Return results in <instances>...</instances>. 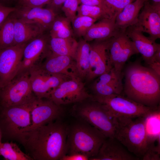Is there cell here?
Wrapping results in <instances>:
<instances>
[{
    "instance_id": "obj_6",
    "label": "cell",
    "mask_w": 160,
    "mask_h": 160,
    "mask_svg": "<svg viewBox=\"0 0 160 160\" xmlns=\"http://www.w3.org/2000/svg\"><path fill=\"white\" fill-rule=\"evenodd\" d=\"M91 100L75 109L74 114L80 120L98 129L106 138L114 137V116L100 103Z\"/></svg>"
},
{
    "instance_id": "obj_9",
    "label": "cell",
    "mask_w": 160,
    "mask_h": 160,
    "mask_svg": "<svg viewBox=\"0 0 160 160\" xmlns=\"http://www.w3.org/2000/svg\"><path fill=\"white\" fill-rule=\"evenodd\" d=\"M28 72L32 92L39 99H49L61 83L71 79L65 75L48 72L41 67L40 64L33 67Z\"/></svg>"
},
{
    "instance_id": "obj_14",
    "label": "cell",
    "mask_w": 160,
    "mask_h": 160,
    "mask_svg": "<svg viewBox=\"0 0 160 160\" xmlns=\"http://www.w3.org/2000/svg\"><path fill=\"white\" fill-rule=\"evenodd\" d=\"M15 7L16 9L13 13L16 18L26 23L36 24L44 32L49 31L57 15L56 12L48 7Z\"/></svg>"
},
{
    "instance_id": "obj_42",
    "label": "cell",
    "mask_w": 160,
    "mask_h": 160,
    "mask_svg": "<svg viewBox=\"0 0 160 160\" xmlns=\"http://www.w3.org/2000/svg\"><path fill=\"white\" fill-rule=\"evenodd\" d=\"M17 0H0V4L7 7L10 6L13 2H16Z\"/></svg>"
},
{
    "instance_id": "obj_2",
    "label": "cell",
    "mask_w": 160,
    "mask_h": 160,
    "mask_svg": "<svg viewBox=\"0 0 160 160\" xmlns=\"http://www.w3.org/2000/svg\"><path fill=\"white\" fill-rule=\"evenodd\" d=\"M123 73L125 96L144 105L157 107L160 102V76L137 60L129 63Z\"/></svg>"
},
{
    "instance_id": "obj_32",
    "label": "cell",
    "mask_w": 160,
    "mask_h": 160,
    "mask_svg": "<svg viewBox=\"0 0 160 160\" xmlns=\"http://www.w3.org/2000/svg\"><path fill=\"white\" fill-rule=\"evenodd\" d=\"M139 53L132 41L128 37L125 42L115 68L117 72H122L126 62L132 55Z\"/></svg>"
},
{
    "instance_id": "obj_15",
    "label": "cell",
    "mask_w": 160,
    "mask_h": 160,
    "mask_svg": "<svg viewBox=\"0 0 160 160\" xmlns=\"http://www.w3.org/2000/svg\"><path fill=\"white\" fill-rule=\"evenodd\" d=\"M148 1L145 2L135 25L155 41L160 38V2H154L152 4Z\"/></svg>"
},
{
    "instance_id": "obj_12",
    "label": "cell",
    "mask_w": 160,
    "mask_h": 160,
    "mask_svg": "<svg viewBox=\"0 0 160 160\" xmlns=\"http://www.w3.org/2000/svg\"><path fill=\"white\" fill-rule=\"evenodd\" d=\"M49 34L44 33L31 40L25 45L19 73L28 71L34 66L40 64L50 52Z\"/></svg>"
},
{
    "instance_id": "obj_11",
    "label": "cell",
    "mask_w": 160,
    "mask_h": 160,
    "mask_svg": "<svg viewBox=\"0 0 160 160\" xmlns=\"http://www.w3.org/2000/svg\"><path fill=\"white\" fill-rule=\"evenodd\" d=\"M26 44L15 45L0 50V80L2 88L18 74Z\"/></svg>"
},
{
    "instance_id": "obj_20",
    "label": "cell",
    "mask_w": 160,
    "mask_h": 160,
    "mask_svg": "<svg viewBox=\"0 0 160 160\" xmlns=\"http://www.w3.org/2000/svg\"><path fill=\"white\" fill-rule=\"evenodd\" d=\"M128 37L132 41L138 53H140L145 62L148 64L160 45L145 36L135 25L129 27L125 30Z\"/></svg>"
},
{
    "instance_id": "obj_26",
    "label": "cell",
    "mask_w": 160,
    "mask_h": 160,
    "mask_svg": "<svg viewBox=\"0 0 160 160\" xmlns=\"http://www.w3.org/2000/svg\"><path fill=\"white\" fill-rule=\"evenodd\" d=\"M160 107L152 111L145 117V126L148 147L160 144Z\"/></svg>"
},
{
    "instance_id": "obj_7",
    "label": "cell",
    "mask_w": 160,
    "mask_h": 160,
    "mask_svg": "<svg viewBox=\"0 0 160 160\" xmlns=\"http://www.w3.org/2000/svg\"><path fill=\"white\" fill-rule=\"evenodd\" d=\"M112 116L136 118L145 117L160 107H151L137 103L122 94L104 97L92 96Z\"/></svg>"
},
{
    "instance_id": "obj_13",
    "label": "cell",
    "mask_w": 160,
    "mask_h": 160,
    "mask_svg": "<svg viewBox=\"0 0 160 160\" xmlns=\"http://www.w3.org/2000/svg\"><path fill=\"white\" fill-rule=\"evenodd\" d=\"M63 112L60 106L50 99L44 100L36 97L31 109V124L27 132L59 119Z\"/></svg>"
},
{
    "instance_id": "obj_4",
    "label": "cell",
    "mask_w": 160,
    "mask_h": 160,
    "mask_svg": "<svg viewBox=\"0 0 160 160\" xmlns=\"http://www.w3.org/2000/svg\"><path fill=\"white\" fill-rule=\"evenodd\" d=\"M81 121L67 127L66 154L80 153L89 159L97 155L106 138L98 129Z\"/></svg>"
},
{
    "instance_id": "obj_35",
    "label": "cell",
    "mask_w": 160,
    "mask_h": 160,
    "mask_svg": "<svg viewBox=\"0 0 160 160\" xmlns=\"http://www.w3.org/2000/svg\"><path fill=\"white\" fill-rule=\"evenodd\" d=\"M79 4V0H65L63 4L61 9L71 22L77 16Z\"/></svg>"
},
{
    "instance_id": "obj_19",
    "label": "cell",
    "mask_w": 160,
    "mask_h": 160,
    "mask_svg": "<svg viewBox=\"0 0 160 160\" xmlns=\"http://www.w3.org/2000/svg\"><path fill=\"white\" fill-rule=\"evenodd\" d=\"M115 137L107 138L97 154L91 160H136L140 159L129 152Z\"/></svg>"
},
{
    "instance_id": "obj_17",
    "label": "cell",
    "mask_w": 160,
    "mask_h": 160,
    "mask_svg": "<svg viewBox=\"0 0 160 160\" xmlns=\"http://www.w3.org/2000/svg\"><path fill=\"white\" fill-rule=\"evenodd\" d=\"M108 40L95 41L90 44L89 69L87 77L89 81L109 72L111 69L108 62Z\"/></svg>"
},
{
    "instance_id": "obj_34",
    "label": "cell",
    "mask_w": 160,
    "mask_h": 160,
    "mask_svg": "<svg viewBox=\"0 0 160 160\" xmlns=\"http://www.w3.org/2000/svg\"><path fill=\"white\" fill-rule=\"evenodd\" d=\"M77 13V16L88 17L97 20L105 18L103 10L98 6L81 4L79 6Z\"/></svg>"
},
{
    "instance_id": "obj_28",
    "label": "cell",
    "mask_w": 160,
    "mask_h": 160,
    "mask_svg": "<svg viewBox=\"0 0 160 160\" xmlns=\"http://www.w3.org/2000/svg\"><path fill=\"white\" fill-rule=\"evenodd\" d=\"M70 21L67 17H56L49 30L50 37L67 38L72 37L73 34Z\"/></svg>"
},
{
    "instance_id": "obj_30",
    "label": "cell",
    "mask_w": 160,
    "mask_h": 160,
    "mask_svg": "<svg viewBox=\"0 0 160 160\" xmlns=\"http://www.w3.org/2000/svg\"><path fill=\"white\" fill-rule=\"evenodd\" d=\"M0 155L7 160H33L23 152L16 143L12 142L0 143Z\"/></svg>"
},
{
    "instance_id": "obj_23",
    "label": "cell",
    "mask_w": 160,
    "mask_h": 160,
    "mask_svg": "<svg viewBox=\"0 0 160 160\" xmlns=\"http://www.w3.org/2000/svg\"><path fill=\"white\" fill-rule=\"evenodd\" d=\"M14 31L15 45L26 44L44 32L37 25L23 22L15 17Z\"/></svg>"
},
{
    "instance_id": "obj_33",
    "label": "cell",
    "mask_w": 160,
    "mask_h": 160,
    "mask_svg": "<svg viewBox=\"0 0 160 160\" xmlns=\"http://www.w3.org/2000/svg\"><path fill=\"white\" fill-rule=\"evenodd\" d=\"M96 21L88 17L77 15L71 22L73 34L77 37H84Z\"/></svg>"
},
{
    "instance_id": "obj_40",
    "label": "cell",
    "mask_w": 160,
    "mask_h": 160,
    "mask_svg": "<svg viewBox=\"0 0 160 160\" xmlns=\"http://www.w3.org/2000/svg\"><path fill=\"white\" fill-rule=\"evenodd\" d=\"M79 1L80 4L97 6L101 7L102 0H79Z\"/></svg>"
},
{
    "instance_id": "obj_31",
    "label": "cell",
    "mask_w": 160,
    "mask_h": 160,
    "mask_svg": "<svg viewBox=\"0 0 160 160\" xmlns=\"http://www.w3.org/2000/svg\"><path fill=\"white\" fill-rule=\"evenodd\" d=\"M134 0H102L101 8L105 18H112L117 16L128 4Z\"/></svg>"
},
{
    "instance_id": "obj_37",
    "label": "cell",
    "mask_w": 160,
    "mask_h": 160,
    "mask_svg": "<svg viewBox=\"0 0 160 160\" xmlns=\"http://www.w3.org/2000/svg\"><path fill=\"white\" fill-rule=\"evenodd\" d=\"M16 9V7H7L0 4V26L8 16Z\"/></svg>"
},
{
    "instance_id": "obj_16",
    "label": "cell",
    "mask_w": 160,
    "mask_h": 160,
    "mask_svg": "<svg viewBox=\"0 0 160 160\" xmlns=\"http://www.w3.org/2000/svg\"><path fill=\"white\" fill-rule=\"evenodd\" d=\"M92 85L93 96L104 97L122 94L124 78L123 72L116 71L113 68L98 77Z\"/></svg>"
},
{
    "instance_id": "obj_8",
    "label": "cell",
    "mask_w": 160,
    "mask_h": 160,
    "mask_svg": "<svg viewBox=\"0 0 160 160\" xmlns=\"http://www.w3.org/2000/svg\"><path fill=\"white\" fill-rule=\"evenodd\" d=\"M35 95L32 92L28 71L18 74L0 91V107L22 104Z\"/></svg>"
},
{
    "instance_id": "obj_44",
    "label": "cell",
    "mask_w": 160,
    "mask_h": 160,
    "mask_svg": "<svg viewBox=\"0 0 160 160\" xmlns=\"http://www.w3.org/2000/svg\"><path fill=\"white\" fill-rule=\"evenodd\" d=\"M2 140V136L1 133L0 131V143L2 142V141H1Z\"/></svg>"
},
{
    "instance_id": "obj_25",
    "label": "cell",
    "mask_w": 160,
    "mask_h": 160,
    "mask_svg": "<svg viewBox=\"0 0 160 160\" xmlns=\"http://www.w3.org/2000/svg\"><path fill=\"white\" fill-rule=\"evenodd\" d=\"M90 45L84 39L78 41L74 60L79 77L87 78L89 69Z\"/></svg>"
},
{
    "instance_id": "obj_3",
    "label": "cell",
    "mask_w": 160,
    "mask_h": 160,
    "mask_svg": "<svg viewBox=\"0 0 160 160\" xmlns=\"http://www.w3.org/2000/svg\"><path fill=\"white\" fill-rule=\"evenodd\" d=\"M145 117L114 116V137L139 159H142L148 148Z\"/></svg>"
},
{
    "instance_id": "obj_41",
    "label": "cell",
    "mask_w": 160,
    "mask_h": 160,
    "mask_svg": "<svg viewBox=\"0 0 160 160\" xmlns=\"http://www.w3.org/2000/svg\"><path fill=\"white\" fill-rule=\"evenodd\" d=\"M148 67L160 76V62H154L148 65Z\"/></svg>"
},
{
    "instance_id": "obj_29",
    "label": "cell",
    "mask_w": 160,
    "mask_h": 160,
    "mask_svg": "<svg viewBox=\"0 0 160 160\" xmlns=\"http://www.w3.org/2000/svg\"><path fill=\"white\" fill-rule=\"evenodd\" d=\"M15 17L13 12L0 26V50L15 45Z\"/></svg>"
},
{
    "instance_id": "obj_10",
    "label": "cell",
    "mask_w": 160,
    "mask_h": 160,
    "mask_svg": "<svg viewBox=\"0 0 160 160\" xmlns=\"http://www.w3.org/2000/svg\"><path fill=\"white\" fill-rule=\"evenodd\" d=\"M80 78L70 79L63 82L51 94L49 99L60 106L80 103L91 99Z\"/></svg>"
},
{
    "instance_id": "obj_24",
    "label": "cell",
    "mask_w": 160,
    "mask_h": 160,
    "mask_svg": "<svg viewBox=\"0 0 160 160\" xmlns=\"http://www.w3.org/2000/svg\"><path fill=\"white\" fill-rule=\"evenodd\" d=\"M78 42L72 37L67 38L50 37V51L55 54L70 56L74 60Z\"/></svg>"
},
{
    "instance_id": "obj_1",
    "label": "cell",
    "mask_w": 160,
    "mask_h": 160,
    "mask_svg": "<svg viewBox=\"0 0 160 160\" xmlns=\"http://www.w3.org/2000/svg\"><path fill=\"white\" fill-rule=\"evenodd\" d=\"M67 126L57 121L25 133L19 142L33 160H60L67 153Z\"/></svg>"
},
{
    "instance_id": "obj_45",
    "label": "cell",
    "mask_w": 160,
    "mask_h": 160,
    "mask_svg": "<svg viewBox=\"0 0 160 160\" xmlns=\"http://www.w3.org/2000/svg\"><path fill=\"white\" fill-rule=\"evenodd\" d=\"M1 89H2V87H1V81L0 80V91L1 90Z\"/></svg>"
},
{
    "instance_id": "obj_36",
    "label": "cell",
    "mask_w": 160,
    "mask_h": 160,
    "mask_svg": "<svg viewBox=\"0 0 160 160\" xmlns=\"http://www.w3.org/2000/svg\"><path fill=\"white\" fill-rule=\"evenodd\" d=\"M51 0H17L16 6L29 7H43L48 5Z\"/></svg>"
},
{
    "instance_id": "obj_27",
    "label": "cell",
    "mask_w": 160,
    "mask_h": 160,
    "mask_svg": "<svg viewBox=\"0 0 160 160\" xmlns=\"http://www.w3.org/2000/svg\"><path fill=\"white\" fill-rule=\"evenodd\" d=\"M125 31H120L108 40V62L111 68H114L118 62L119 55L127 37Z\"/></svg>"
},
{
    "instance_id": "obj_43",
    "label": "cell",
    "mask_w": 160,
    "mask_h": 160,
    "mask_svg": "<svg viewBox=\"0 0 160 160\" xmlns=\"http://www.w3.org/2000/svg\"><path fill=\"white\" fill-rule=\"evenodd\" d=\"M146 1H148V0H145ZM155 2H160V0H151Z\"/></svg>"
},
{
    "instance_id": "obj_38",
    "label": "cell",
    "mask_w": 160,
    "mask_h": 160,
    "mask_svg": "<svg viewBox=\"0 0 160 160\" xmlns=\"http://www.w3.org/2000/svg\"><path fill=\"white\" fill-rule=\"evenodd\" d=\"M88 157L84 154L80 153H74L70 154H66L60 160H88Z\"/></svg>"
},
{
    "instance_id": "obj_39",
    "label": "cell",
    "mask_w": 160,
    "mask_h": 160,
    "mask_svg": "<svg viewBox=\"0 0 160 160\" xmlns=\"http://www.w3.org/2000/svg\"><path fill=\"white\" fill-rule=\"evenodd\" d=\"M65 0H51L49 4L47 5V7L50 8L57 13L61 8Z\"/></svg>"
},
{
    "instance_id": "obj_22",
    "label": "cell",
    "mask_w": 160,
    "mask_h": 160,
    "mask_svg": "<svg viewBox=\"0 0 160 160\" xmlns=\"http://www.w3.org/2000/svg\"><path fill=\"white\" fill-rule=\"evenodd\" d=\"M145 1V0H136L124 7L116 17L115 25L118 31H124L128 27L137 23L140 11Z\"/></svg>"
},
{
    "instance_id": "obj_46",
    "label": "cell",
    "mask_w": 160,
    "mask_h": 160,
    "mask_svg": "<svg viewBox=\"0 0 160 160\" xmlns=\"http://www.w3.org/2000/svg\"></svg>"
},
{
    "instance_id": "obj_18",
    "label": "cell",
    "mask_w": 160,
    "mask_h": 160,
    "mask_svg": "<svg viewBox=\"0 0 160 160\" xmlns=\"http://www.w3.org/2000/svg\"><path fill=\"white\" fill-rule=\"evenodd\" d=\"M40 64L41 67L51 73L65 75L71 79L80 78L77 71L75 60L68 56L60 55L50 51Z\"/></svg>"
},
{
    "instance_id": "obj_21",
    "label": "cell",
    "mask_w": 160,
    "mask_h": 160,
    "mask_svg": "<svg viewBox=\"0 0 160 160\" xmlns=\"http://www.w3.org/2000/svg\"><path fill=\"white\" fill-rule=\"evenodd\" d=\"M116 18H103L98 22L95 23L83 37L84 39L87 42L104 41L114 36L119 32L116 26Z\"/></svg>"
},
{
    "instance_id": "obj_5",
    "label": "cell",
    "mask_w": 160,
    "mask_h": 160,
    "mask_svg": "<svg viewBox=\"0 0 160 160\" xmlns=\"http://www.w3.org/2000/svg\"><path fill=\"white\" fill-rule=\"evenodd\" d=\"M36 98L35 95L18 105L0 107V131L2 139L19 141L31 125V110Z\"/></svg>"
}]
</instances>
